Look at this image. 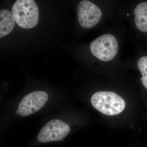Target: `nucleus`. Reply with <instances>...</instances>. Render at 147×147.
<instances>
[{"mask_svg": "<svg viewBox=\"0 0 147 147\" xmlns=\"http://www.w3.org/2000/svg\"><path fill=\"white\" fill-rule=\"evenodd\" d=\"M91 102L96 109L109 116L118 115L125 107V102L123 98L112 92H96L92 96Z\"/></svg>", "mask_w": 147, "mask_h": 147, "instance_id": "nucleus-1", "label": "nucleus"}, {"mask_svg": "<svg viewBox=\"0 0 147 147\" xmlns=\"http://www.w3.org/2000/svg\"><path fill=\"white\" fill-rule=\"evenodd\" d=\"M12 13L16 24L23 28H32L38 23V7L33 0L16 1L12 7Z\"/></svg>", "mask_w": 147, "mask_h": 147, "instance_id": "nucleus-2", "label": "nucleus"}, {"mask_svg": "<svg viewBox=\"0 0 147 147\" xmlns=\"http://www.w3.org/2000/svg\"><path fill=\"white\" fill-rule=\"evenodd\" d=\"M70 129L66 123L59 119L52 120L41 129L38 139L41 143L63 140L68 135Z\"/></svg>", "mask_w": 147, "mask_h": 147, "instance_id": "nucleus-4", "label": "nucleus"}, {"mask_svg": "<svg viewBox=\"0 0 147 147\" xmlns=\"http://www.w3.org/2000/svg\"><path fill=\"white\" fill-rule=\"evenodd\" d=\"M78 20L83 28H90L98 24L102 16L100 8L89 1L79 3L77 10Z\"/></svg>", "mask_w": 147, "mask_h": 147, "instance_id": "nucleus-5", "label": "nucleus"}, {"mask_svg": "<svg viewBox=\"0 0 147 147\" xmlns=\"http://www.w3.org/2000/svg\"><path fill=\"white\" fill-rule=\"evenodd\" d=\"M90 47L95 57L100 60L108 61L113 59L117 54L118 42L113 35L103 34L94 40Z\"/></svg>", "mask_w": 147, "mask_h": 147, "instance_id": "nucleus-3", "label": "nucleus"}, {"mask_svg": "<svg viewBox=\"0 0 147 147\" xmlns=\"http://www.w3.org/2000/svg\"><path fill=\"white\" fill-rule=\"evenodd\" d=\"M48 99L47 93L38 91L32 92L23 98L18 106V110L22 116H27L41 109Z\"/></svg>", "mask_w": 147, "mask_h": 147, "instance_id": "nucleus-6", "label": "nucleus"}, {"mask_svg": "<svg viewBox=\"0 0 147 147\" xmlns=\"http://www.w3.org/2000/svg\"><path fill=\"white\" fill-rule=\"evenodd\" d=\"M138 68L142 73V77L140 79L144 86L147 90V57H142L137 63Z\"/></svg>", "mask_w": 147, "mask_h": 147, "instance_id": "nucleus-9", "label": "nucleus"}, {"mask_svg": "<svg viewBox=\"0 0 147 147\" xmlns=\"http://www.w3.org/2000/svg\"><path fill=\"white\" fill-rule=\"evenodd\" d=\"M135 24L141 31L147 32V2L140 3L134 10Z\"/></svg>", "mask_w": 147, "mask_h": 147, "instance_id": "nucleus-8", "label": "nucleus"}, {"mask_svg": "<svg viewBox=\"0 0 147 147\" xmlns=\"http://www.w3.org/2000/svg\"><path fill=\"white\" fill-rule=\"evenodd\" d=\"M16 113L17 115H19V114H20V113H19V111H18V110H17V111H16Z\"/></svg>", "mask_w": 147, "mask_h": 147, "instance_id": "nucleus-10", "label": "nucleus"}, {"mask_svg": "<svg viewBox=\"0 0 147 147\" xmlns=\"http://www.w3.org/2000/svg\"><path fill=\"white\" fill-rule=\"evenodd\" d=\"M15 19L9 11L4 9L0 12V38L9 34L15 26Z\"/></svg>", "mask_w": 147, "mask_h": 147, "instance_id": "nucleus-7", "label": "nucleus"}]
</instances>
